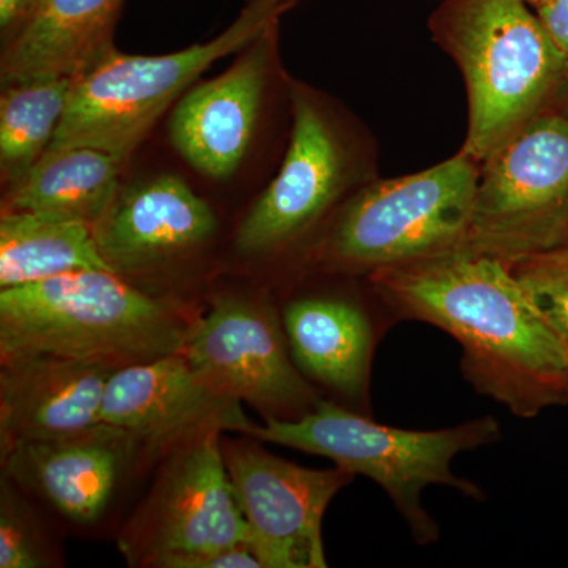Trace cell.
Here are the masks:
<instances>
[{"label":"cell","instance_id":"obj_5","mask_svg":"<svg viewBox=\"0 0 568 568\" xmlns=\"http://www.w3.org/2000/svg\"><path fill=\"white\" fill-rule=\"evenodd\" d=\"M478 174L480 164L459 151L420 173L366 183L324 227L313 263L366 278L465 245Z\"/></svg>","mask_w":568,"mask_h":568},{"label":"cell","instance_id":"obj_1","mask_svg":"<svg viewBox=\"0 0 568 568\" xmlns=\"http://www.w3.org/2000/svg\"><path fill=\"white\" fill-rule=\"evenodd\" d=\"M394 320L443 328L462 346L478 394L521 418L568 403V346L530 304L506 261L466 246L366 276Z\"/></svg>","mask_w":568,"mask_h":568},{"label":"cell","instance_id":"obj_27","mask_svg":"<svg viewBox=\"0 0 568 568\" xmlns=\"http://www.w3.org/2000/svg\"><path fill=\"white\" fill-rule=\"evenodd\" d=\"M534 10L538 9V7L547 6V3L552 2V0H526Z\"/></svg>","mask_w":568,"mask_h":568},{"label":"cell","instance_id":"obj_20","mask_svg":"<svg viewBox=\"0 0 568 568\" xmlns=\"http://www.w3.org/2000/svg\"><path fill=\"white\" fill-rule=\"evenodd\" d=\"M81 271H112L91 224L51 213L2 211L0 291Z\"/></svg>","mask_w":568,"mask_h":568},{"label":"cell","instance_id":"obj_24","mask_svg":"<svg viewBox=\"0 0 568 568\" xmlns=\"http://www.w3.org/2000/svg\"><path fill=\"white\" fill-rule=\"evenodd\" d=\"M551 39L568 58V0H552L536 9Z\"/></svg>","mask_w":568,"mask_h":568},{"label":"cell","instance_id":"obj_19","mask_svg":"<svg viewBox=\"0 0 568 568\" xmlns=\"http://www.w3.org/2000/svg\"><path fill=\"white\" fill-rule=\"evenodd\" d=\"M122 160L92 148L48 151L7 193L2 211L51 213L95 226L121 192Z\"/></svg>","mask_w":568,"mask_h":568},{"label":"cell","instance_id":"obj_22","mask_svg":"<svg viewBox=\"0 0 568 568\" xmlns=\"http://www.w3.org/2000/svg\"><path fill=\"white\" fill-rule=\"evenodd\" d=\"M58 566L43 525L28 495L9 476L0 477V568Z\"/></svg>","mask_w":568,"mask_h":568},{"label":"cell","instance_id":"obj_17","mask_svg":"<svg viewBox=\"0 0 568 568\" xmlns=\"http://www.w3.org/2000/svg\"><path fill=\"white\" fill-rule=\"evenodd\" d=\"M295 365L313 383L368 409L375 327L364 306L339 295H304L284 306Z\"/></svg>","mask_w":568,"mask_h":568},{"label":"cell","instance_id":"obj_11","mask_svg":"<svg viewBox=\"0 0 568 568\" xmlns=\"http://www.w3.org/2000/svg\"><path fill=\"white\" fill-rule=\"evenodd\" d=\"M222 450L248 547L263 568H325L323 519L354 474L308 469L264 450L256 437L224 439Z\"/></svg>","mask_w":568,"mask_h":568},{"label":"cell","instance_id":"obj_18","mask_svg":"<svg viewBox=\"0 0 568 568\" xmlns=\"http://www.w3.org/2000/svg\"><path fill=\"white\" fill-rule=\"evenodd\" d=\"M122 0H36L2 52L3 85L78 78L112 50Z\"/></svg>","mask_w":568,"mask_h":568},{"label":"cell","instance_id":"obj_4","mask_svg":"<svg viewBox=\"0 0 568 568\" xmlns=\"http://www.w3.org/2000/svg\"><path fill=\"white\" fill-rule=\"evenodd\" d=\"M500 435L503 429L495 417L437 432H409L377 424L364 414L321 398L315 409L298 420L252 424L242 436L320 455L354 476L372 478L405 518L414 540L428 545L439 540L440 530L422 507V491L439 484L469 499L484 500V491L455 476L450 465L462 452L489 446Z\"/></svg>","mask_w":568,"mask_h":568},{"label":"cell","instance_id":"obj_25","mask_svg":"<svg viewBox=\"0 0 568 568\" xmlns=\"http://www.w3.org/2000/svg\"><path fill=\"white\" fill-rule=\"evenodd\" d=\"M36 0H0V28L2 32H14L28 17Z\"/></svg>","mask_w":568,"mask_h":568},{"label":"cell","instance_id":"obj_7","mask_svg":"<svg viewBox=\"0 0 568 568\" xmlns=\"http://www.w3.org/2000/svg\"><path fill=\"white\" fill-rule=\"evenodd\" d=\"M291 118L282 166L235 233V248L248 256L297 245L377 179L375 145L351 129L323 95L294 84Z\"/></svg>","mask_w":568,"mask_h":568},{"label":"cell","instance_id":"obj_9","mask_svg":"<svg viewBox=\"0 0 568 568\" xmlns=\"http://www.w3.org/2000/svg\"><path fill=\"white\" fill-rule=\"evenodd\" d=\"M222 435L204 433L160 459L151 491L119 534L130 566L181 568L193 556L248 545Z\"/></svg>","mask_w":568,"mask_h":568},{"label":"cell","instance_id":"obj_10","mask_svg":"<svg viewBox=\"0 0 568 568\" xmlns=\"http://www.w3.org/2000/svg\"><path fill=\"white\" fill-rule=\"evenodd\" d=\"M182 354L213 394L248 403L264 420H298L320 403L295 365L283 317L264 298L213 295L207 313L190 324Z\"/></svg>","mask_w":568,"mask_h":568},{"label":"cell","instance_id":"obj_28","mask_svg":"<svg viewBox=\"0 0 568 568\" xmlns=\"http://www.w3.org/2000/svg\"><path fill=\"white\" fill-rule=\"evenodd\" d=\"M567 387H568V376H567Z\"/></svg>","mask_w":568,"mask_h":568},{"label":"cell","instance_id":"obj_12","mask_svg":"<svg viewBox=\"0 0 568 568\" xmlns=\"http://www.w3.org/2000/svg\"><path fill=\"white\" fill-rule=\"evenodd\" d=\"M103 422L140 443L144 465L160 462L204 433L245 435L253 422L241 402L213 394L182 353L121 366L108 379Z\"/></svg>","mask_w":568,"mask_h":568},{"label":"cell","instance_id":"obj_14","mask_svg":"<svg viewBox=\"0 0 568 568\" xmlns=\"http://www.w3.org/2000/svg\"><path fill=\"white\" fill-rule=\"evenodd\" d=\"M275 28L246 47L224 73L183 93L171 114V144L196 173L222 181L244 162L272 74Z\"/></svg>","mask_w":568,"mask_h":568},{"label":"cell","instance_id":"obj_2","mask_svg":"<svg viewBox=\"0 0 568 568\" xmlns=\"http://www.w3.org/2000/svg\"><path fill=\"white\" fill-rule=\"evenodd\" d=\"M428 29L465 81L469 119L459 151L474 162L555 111L568 58L526 0H444Z\"/></svg>","mask_w":568,"mask_h":568},{"label":"cell","instance_id":"obj_13","mask_svg":"<svg viewBox=\"0 0 568 568\" xmlns=\"http://www.w3.org/2000/svg\"><path fill=\"white\" fill-rule=\"evenodd\" d=\"M2 473L28 496L77 526L97 525L130 474L144 466L140 443L100 424L63 439L24 443L2 454Z\"/></svg>","mask_w":568,"mask_h":568},{"label":"cell","instance_id":"obj_23","mask_svg":"<svg viewBox=\"0 0 568 568\" xmlns=\"http://www.w3.org/2000/svg\"><path fill=\"white\" fill-rule=\"evenodd\" d=\"M507 264L530 304L568 346V242Z\"/></svg>","mask_w":568,"mask_h":568},{"label":"cell","instance_id":"obj_26","mask_svg":"<svg viewBox=\"0 0 568 568\" xmlns=\"http://www.w3.org/2000/svg\"><path fill=\"white\" fill-rule=\"evenodd\" d=\"M555 112H558V114L562 115V118L568 121V78L566 80V84H564L562 91L559 93Z\"/></svg>","mask_w":568,"mask_h":568},{"label":"cell","instance_id":"obj_6","mask_svg":"<svg viewBox=\"0 0 568 568\" xmlns=\"http://www.w3.org/2000/svg\"><path fill=\"white\" fill-rule=\"evenodd\" d=\"M295 2L250 0L219 37L171 54L130 55L112 48L74 78L61 125L48 151L92 148L122 162L129 159L201 73L275 28Z\"/></svg>","mask_w":568,"mask_h":568},{"label":"cell","instance_id":"obj_3","mask_svg":"<svg viewBox=\"0 0 568 568\" xmlns=\"http://www.w3.org/2000/svg\"><path fill=\"white\" fill-rule=\"evenodd\" d=\"M178 310L111 271H81L0 291V362L48 354L112 368L182 353Z\"/></svg>","mask_w":568,"mask_h":568},{"label":"cell","instance_id":"obj_21","mask_svg":"<svg viewBox=\"0 0 568 568\" xmlns=\"http://www.w3.org/2000/svg\"><path fill=\"white\" fill-rule=\"evenodd\" d=\"M73 78H41L7 85L0 99V166L20 181L50 148L61 125Z\"/></svg>","mask_w":568,"mask_h":568},{"label":"cell","instance_id":"obj_15","mask_svg":"<svg viewBox=\"0 0 568 568\" xmlns=\"http://www.w3.org/2000/svg\"><path fill=\"white\" fill-rule=\"evenodd\" d=\"M216 224L211 205L189 183L162 174L121 190L92 230L104 261L129 278L196 253Z\"/></svg>","mask_w":568,"mask_h":568},{"label":"cell","instance_id":"obj_16","mask_svg":"<svg viewBox=\"0 0 568 568\" xmlns=\"http://www.w3.org/2000/svg\"><path fill=\"white\" fill-rule=\"evenodd\" d=\"M0 364L2 454L18 444L63 439L103 424L112 366L48 354Z\"/></svg>","mask_w":568,"mask_h":568},{"label":"cell","instance_id":"obj_8","mask_svg":"<svg viewBox=\"0 0 568 568\" xmlns=\"http://www.w3.org/2000/svg\"><path fill=\"white\" fill-rule=\"evenodd\" d=\"M568 242V121L548 112L480 164L466 248L511 261Z\"/></svg>","mask_w":568,"mask_h":568}]
</instances>
